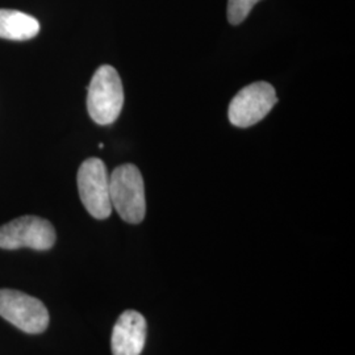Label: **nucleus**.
I'll list each match as a JSON object with an SVG mask.
<instances>
[{
  "label": "nucleus",
  "mask_w": 355,
  "mask_h": 355,
  "mask_svg": "<svg viewBox=\"0 0 355 355\" xmlns=\"http://www.w3.org/2000/svg\"><path fill=\"white\" fill-rule=\"evenodd\" d=\"M55 230L51 223L37 216H23L0 227V249L28 248L49 250L55 243Z\"/></svg>",
  "instance_id": "obj_4"
},
{
  "label": "nucleus",
  "mask_w": 355,
  "mask_h": 355,
  "mask_svg": "<svg viewBox=\"0 0 355 355\" xmlns=\"http://www.w3.org/2000/svg\"><path fill=\"white\" fill-rule=\"evenodd\" d=\"M40 23L31 15L15 10H0V38L26 41L36 37Z\"/></svg>",
  "instance_id": "obj_8"
},
{
  "label": "nucleus",
  "mask_w": 355,
  "mask_h": 355,
  "mask_svg": "<svg viewBox=\"0 0 355 355\" xmlns=\"http://www.w3.org/2000/svg\"><path fill=\"white\" fill-rule=\"evenodd\" d=\"M278 103L275 89L267 82H255L232 99L229 121L239 128H249L263 120Z\"/></svg>",
  "instance_id": "obj_6"
},
{
  "label": "nucleus",
  "mask_w": 355,
  "mask_h": 355,
  "mask_svg": "<svg viewBox=\"0 0 355 355\" xmlns=\"http://www.w3.org/2000/svg\"><path fill=\"white\" fill-rule=\"evenodd\" d=\"M0 316L28 334L45 331L49 312L36 297L15 290H0Z\"/></svg>",
  "instance_id": "obj_5"
},
{
  "label": "nucleus",
  "mask_w": 355,
  "mask_h": 355,
  "mask_svg": "<svg viewBox=\"0 0 355 355\" xmlns=\"http://www.w3.org/2000/svg\"><path fill=\"white\" fill-rule=\"evenodd\" d=\"M112 208L129 224H140L146 215L145 186L140 170L132 164L116 167L110 175Z\"/></svg>",
  "instance_id": "obj_1"
},
{
  "label": "nucleus",
  "mask_w": 355,
  "mask_h": 355,
  "mask_svg": "<svg viewBox=\"0 0 355 355\" xmlns=\"http://www.w3.org/2000/svg\"><path fill=\"white\" fill-rule=\"evenodd\" d=\"M78 191L80 200L89 215L105 220L112 214L110 196V175L99 158L86 159L78 170Z\"/></svg>",
  "instance_id": "obj_3"
},
{
  "label": "nucleus",
  "mask_w": 355,
  "mask_h": 355,
  "mask_svg": "<svg viewBox=\"0 0 355 355\" xmlns=\"http://www.w3.org/2000/svg\"><path fill=\"white\" fill-rule=\"evenodd\" d=\"M148 325L136 311H125L114 324L111 338L114 355H140L146 343Z\"/></svg>",
  "instance_id": "obj_7"
},
{
  "label": "nucleus",
  "mask_w": 355,
  "mask_h": 355,
  "mask_svg": "<svg viewBox=\"0 0 355 355\" xmlns=\"http://www.w3.org/2000/svg\"><path fill=\"white\" fill-rule=\"evenodd\" d=\"M261 0H228V20L232 26H239L249 16L254 6Z\"/></svg>",
  "instance_id": "obj_9"
},
{
  "label": "nucleus",
  "mask_w": 355,
  "mask_h": 355,
  "mask_svg": "<svg viewBox=\"0 0 355 355\" xmlns=\"http://www.w3.org/2000/svg\"><path fill=\"white\" fill-rule=\"evenodd\" d=\"M124 89L119 73L112 66L103 64L91 79L87 92L89 117L99 125H110L121 114Z\"/></svg>",
  "instance_id": "obj_2"
}]
</instances>
